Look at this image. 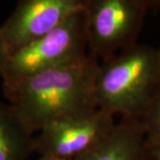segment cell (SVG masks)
I'll return each mask as SVG.
<instances>
[{"instance_id": "1", "label": "cell", "mask_w": 160, "mask_h": 160, "mask_svg": "<svg viewBox=\"0 0 160 160\" xmlns=\"http://www.w3.org/2000/svg\"><path fill=\"white\" fill-rule=\"evenodd\" d=\"M98 65L97 59L88 53L76 62L3 80V92L34 134L55 120L98 109L94 93Z\"/></svg>"}, {"instance_id": "2", "label": "cell", "mask_w": 160, "mask_h": 160, "mask_svg": "<svg viewBox=\"0 0 160 160\" xmlns=\"http://www.w3.org/2000/svg\"><path fill=\"white\" fill-rule=\"evenodd\" d=\"M94 93L98 109L141 121L160 93L158 49L136 44L99 62Z\"/></svg>"}, {"instance_id": "3", "label": "cell", "mask_w": 160, "mask_h": 160, "mask_svg": "<svg viewBox=\"0 0 160 160\" xmlns=\"http://www.w3.org/2000/svg\"><path fill=\"white\" fill-rule=\"evenodd\" d=\"M152 0H85L88 52L106 61L136 45Z\"/></svg>"}, {"instance_id": "4", "label": "cell", "mask_w": 160, "mask_h": 160, "mask_svg": "<svg viewBox=\"0 0 160 160\" xmlns=\"http://www.w3.org/2000/svg\"><path fill=\"white\" fill-rule=\"evenodd\" d=\"M85 5L57 28L12 54L3 80L24 78L40 71L76 62L88 55Z\"/></svg>"}, {"instance_id": "5", "label": "cell", "mask_w": 160, "mask_h": 160, "mask_svg": "<svg viewBox=\"0 0 160 160\" xmlns=\"http://www.w3.org/2000/svg\"><path fill=\"white\" fill-rule=\"evenodd\" d=\"M115 124L114 116L100 109L60 118L34 138L35 152L73 160L102 141Z\"/></svg>"}, {"instance_id": "6", "label": "cell", "mask_w": 160, "mask_h": 160, "mask_svg": "<svg viewBox=\"0 0 160 160\" xmlns=\"http://www.w3.org/2000/svg\"><path fill=\"white\" fill-rule=\"evenodd\" d=\"M85 0H21L0 26L12 54L38 40L82 8Z\"/></svg>"}, {"instance_id": "7", "label": "cell", "mask_w": 160, "mask_h": 160, "mask_svg": "<svg viewBox=\"0 0 160 160\" xmlns=\"http://www.w3.org/2000/svg\"><path fill=\"white\" fill-rule=\"evenodd\" d=\"M145 139L141 121L121 118L102 141L73 160H144Z\"/></svg>"}, {"instance_id": "8", "label": "cell", "mask_w": 160, "mask_h": 160, "mask_svg": "<svg viewBox=\"0 0 160 160\" xmlns=\"http://www.w3.org/2000/svg\"><path fill=\"white\" fill-rule=\"evenodd\" d=\"M34 138L11 105L0 102V160H28Z\"/></svg>"}, {"instance_id": "9", "label": "cell", "mask_w": 160, "mask_h": 160, "mask_svg": "<svg viewBox=\"0 0 160 160\" xmlns=\"http://www.w3.org/2000/svg\"><path fill=\"white\" fill-rule=\"evenodd\" d=\"M141 124L145 130L146 136L160 133V93L142 118Z\"/></svg>"}, {"instance_id": "10", "label": "cell", "mask_w": 160, "mask_h": 160, "mask_svg": "<svg viewBox=\"0 0 160 160\" xmlns=\"http://www.w3.org/2000/svg\"><path fill=\"white\" fill-rule=\"evenodd\" d=\"M12 56L11 51L6 41L0 35V76H2Z\"/></svg>"}, {"instance_id": "11", "label": "cell", "mask_w": 160, "mask_h": 160, "mask_svg": "<svg viewBox=\"0 0 160 160\" xmlns=\"http://www.w3.org/2000/svg\"><path fill=\"white\" fill-rule=\"evenodd\" d=\"M144 160H160V145L147 142L145 139Z\"/></svg>"}, {"instance_id": "12", "label": "cell", "mask_w": 160, "mask_h": 160, "mask_svg": "<svg viewBox=\"0 0 160 160\" xmlns=\"http://www.w3.org/2000/svg\"><path fill=\"white\" fill-rule=\"evenodd\" d=\"M146 142L160 145V133L155 134V135H150V136H146Z\"/></svg>"}, {"instance_id": "13", "label": "cell", "mask_w": 160, "mask_h": 160, "mask_svg": "<svg viewBox=\"0 0 160 160\" xmlns=\"http://www.w3.org/2000/svg\"><path fill=\"white\" fill-rule=\"evenodd\" d=\"M38 160H64V159L59 158L53 157V156H49V155H43V156H41V158H40Z\"/></svg>"}, {"instance_id": "14", "label": "cell", "mask_w": 160, "mask_h": 160, "mask_svg": "<svg viewBox=\"0 0 160 160\" xmlns=\"http://www.w3.org/2000/svg\"><path fill=\"white\" fill-rule=\"evenodd\" d=\"M155 7H158L160 9V0H157V1H155ZM158 51H159V54H160V48L158 49Z\"/></svg>"}]
</instances>
